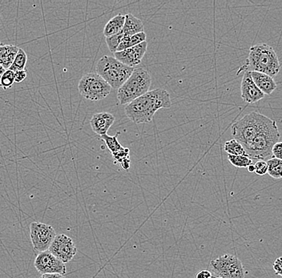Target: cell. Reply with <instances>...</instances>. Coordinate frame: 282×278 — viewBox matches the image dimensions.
Listing matches in <instances>:
<instances>
[{"instance_id":"obj_1","label":"cell","mask_w":282,"mask_h":278,"mask_svg":"<svg viewBox=\"0 0 282 278\" xmlns=\"http://www.w3.org/2000/svg\"><path fill=\"white\" fill-rule=\"evenodd\" d=\"M171 106L170 95L162 88L148 91L141 97L126 105L124 111L127 117L135 124H147L152 121L156 111Z\"/></svg>"},{"instance_id":"obj_2","label":"cell","mask_w":282,"mask_h":278,"mask_svg":"<svg viewBox=\"0 0 282 278\" xmlns=\"http://www.w3.org/2000/svg\"><path fill=\"white\" fill-rule=\"evenodd\" d=\"M280 69V62L274 48L266 44H258L250 48L247 60L240 72H260L274 78Z\"/></svg>"},{"instance_id":"obj_3","label":"cell","mask_w":282,"mask_h":278,"mask_svg":"<svg viewBox=\"0 0 282 278\" xmlns=\"http://www.w3.org/2000/svg\"><path fill=\"white\" fill-rule=\"evenodd\" d=\"M274 120L257 111H252L237 120L232 128V135L237 142L245 147L254 137L265 130Z\"/></svg>"},{"instance_id":"obj_4","label":"cell","mask_w":282,"mask_h":278,"mask_svg":"<svg viewBox=\"0 0 282 278\" xmlns=\"http://www.w3.org/2000/svg\"><path fill=\"white\" fill-rule=\"evenodd\" d=\"M152 77L143 68H136L125 83L119 87L117 98L121 105H128L149 91Z\"/></svg>"},{"instance_id":"obj_5","label":"cell","mask_w":282,"mask_h":278,"mask_svg":"<svg viewBox=\"0 0 282 278\" xmlns=\"http://www.w3.org/2000/svg\"><path fill=\"white\" fill-rule=\"evenodd\" d=\"M280 133L275 120L265 130L259 133L254 139L244 147L248 157L251 160L265 161L271 157L273 146L279 142Z\"/></svg>"},{"instance_id":"obj_6","label":"cell","mask_w":282,"mask_h":278,"mask_svg":"<svg viewBox=\"0 0 282 278\" xmlns=\"http://www.w3.org/2000/svg\"><path fill=\"white\" fill-rule=\"evenodd\" d=\"M96 74L114 89H119L130 77L134 68L124 65L113 56H104L96 64Z\"/></svg>"},{"instance_id":"obj_7","label":"cell","mask_w":282,"mask_h":278,"mask_svg":"<svg viewBox=\"0 0 282 278\" xmlns=\"http://www.w3.org/2000/svg\"><path fill=\"white\" fill-rule=\"evenodd\" d=\"M78 89L83 97L91 101H99L109 96L112 87L96 73H87L79 82Z\"/></svg>"},{"instance_id":"obj_8","label":"cell","mask_w":282,"mask_h":278,"mask_svg":"<svg viewBox=\"0 0 282 278\" xmlns=\"http://www.w3.org/2000/svg\"><path fill=\"white\" fill-rule=\"evenodd\" d=\"M209 271L220 278H245V269L241 260L234 255L220 256L211 261Z\"/></svg>"},{"instance_id":"obj_9","label":"cell","mask_w":282,"mask_h":278,"mask_svg":"<svg viewBox=\"0 0 282 278\" xmlns=\"http://www.w3.org/2000/svg\"><path fill=\"white\" fill-rule=\"evenodd\" d=\"M56 236L52 225L41 222H32L30 224V237L33 248L41 252L47 251Z\"/></svg>"},{"instance_id":"obj_10","label":"cell","mask_w":282,"mask_h":278,"mask_svg":"<svg viewBox=\"0 0 282 278\" xmlns=\"http://www.w3.org/2000/svg\"><path fill=\"white\" fill-rule=\"evenodd\" d=\"M48 251L63 263L66 264L74 258L77 253V248L71 237L65 234H59L55 237Z\"/></svg>"},{"instance_id":"obj_11","label":"cell","mask_w":282,"mask_h":278,"mask_svg":"<svg viewBox=\"0 0 282 278\" xmlns=\"http://www.w3.org/2000/svg\"><path fill=\"white\" fill-rule=\"evenodd\" d=\"M34 266L41 275L58 274L64 276L67 274L65 264L52 255L48 250L39 252L35 257Z\"/></svg>"},{"instance_id":"obj_12","label":"cell","mask_w":282,"mask_h":278,"mask_svg":"<svg viewBox=\"0 0 282 278\" xmlns=\"http://www.w3.org/2000/svg\"><path fill=\"white\" fill-rule=\"evenodd\" d=\"M147 48L148 43L146 41L143 42L138 45L114 53V58L124 65L134 68L135 66L141 64L147 52Z\"/></svg>"},{"instance_id":"obj_13","label":"cell","mask_w":282,"mask_h":278,"mask_svg":"<svg viewBox=\"0 0 282 278\" xmlns=\"http://www.w3.org/2000/svg\"><path fill=\"white\" fill-rule=\"evenodd\" d=\"M241 98L248 104L258 102L265 97V95L258 89L253 81L250 72L245 71L241 85Z\"/></svg>"},{"instance_id":"obj_14","label":"cell","mask_w":282,"mask_h":278,"mask_svg":"<svg viewBox=\"0 0 282 278\" xmlns=\"http://www.w3.org/2000/svg\"><path fill=\"white\" fill-rule=\"evenodd\" d=\"M115 122V116L109 112L96 113L90 120V125L94 133L100 137L108 134L109 128Z\"/></svg>"},{"instance_id":"obj_15","label":"cell","mask_w":282,"mask_h":278,"mask_svg":"<svg viewBox=\"0 0 282 278\" xmlns=\"http://www.w3.org/2000/svg\"><path fill=\"white\" fill-rule=\"evenodd\" d=\"M250 75L254 83L264 95H271L278 87L274 78L268 75L256 72H250Z\"/></svg>"},{"instance_id":"obj_16","label":"cell","mask_w":282,"mask_h":278,"mask_svg":"<svg viewBox=\"0 0 282 278\" xmlns=\"http://www.w3.org/2000/svg\"><path fill=\"white\" fill-rule=\"evenodd\" d=\"M143 24L140 19L135 17L134 15L128 13L125 15V22L122 28V35L125 36H131L138 33L143 32Z\"/></svg>"},{"instance_id":"obj_17","label":"cell","mask_w":282,"mask_h":278,"mask_svg":"<svg viewBox=\"0 0 282 278\" xmlns=\"http://www.w3.org/2000/svg\"><path fill=\"white\" fill-rule=\"evenodd\" d=\"M19 49L17 46L0 44V65L5 70L11 67Z\"/></svg>"},{"instance_id":"obj_18","label":"cell","mask_w":282,"mask_h":278,"mask_svg":"<svg viewBox=\"0 0 282 278\" xmlns=\"http://www.w3.org/2000/svg\"><path fill=\"white\" fill-rule=\"evenodd\" d=\"M124 22H125V15H123L122 14H118L115 17L112 18L104 27V36L109 38L117 35L118 33L121 31Z\"/></svg>"},{"instance_id":"obj_19","label":"cell","mask_w":282,"mask_h":278,"mask_svg":"<svg viewBox=\"0 0 282 278\" xmlns=\"http://www.w3.org/2000/svg\"><path fill=\"white\" fill-rule=\"evenodd\" d=\"M146 38H147V35H146V33L144 31L138 33V34H136V35H131V36H125V37L123 38L120 44L118 46L116 53L132 48V47H134V46L138 45V44H141L143 42H145Z\"/></svg>"},{"instance_id":"obj_20","label":"cell","mask_w":282,"mask_h":278,"mask_svg":"<svg viewBox=\"0 0 282 278\" xmlns=\"http://www.w3.org/2000/svg\"><path fill=\"white\" fill-rule=\"evenodd\" d=\"M266 164H267L268 167L267 173L269 176L276 180L282 179V160L274 157V158L269 159Z\"/></svg>"},{"instance_id":"obj_21","label":"cell","mask_w":282,"mask_h":278,"mask_svg":"<svg viewBox=\"0 0 282 278\" xmlns=\"http://www.w3.org/2000/svg\"><path fill=\"white\" fill-rule=\"evenodd\" d=\"M223 148L224 150L226 151L228 155H233V156H247L243 146L241 145V143L237 142V140L234 139L226 142L225 144H224Z\"/></svg>"},{"instance_id":"obj_22","label":"cell","mask_w":282,"mask_h":278,"mask_svg":"<svg viewBox=\"0 0 282 278\" xmlns=\"http://www.w3.org/2000/svg\"><path fill=\"white\" fill-rule=\"evenodd\" d=\"M27 62H28V56L23 49L20 48L9 70H11L12 72L26 70L25 68H26Z\"/></svg>"},{"instance_id":"obj_23","label":"cell","mask_w":282,"mask_h":278,"mask_svg":"<svg viewBox=\"0 0 282 278\" xmlns=\"http://www.w3.org/2000/svg\"><path fill=\"white\" fill-rule=\"evenodd\" d=\"M119 133H116L115 136L111 137V136L103 135L101 136V139L104 140V143L106 144L107 148H109V151L113 153L118 152V151L121 150L122 148H124L123 146L120 144L118 141V137H119Z\"/></svg>"},{"instance_id":"obj_24","label":"cell","mask_w":282,"mask_h":278,"mask_svg":"<svg viewBox=\"0 0 282 278\" xmlns=\"http://www.w3.org/2000/svg\"><path fill=\"white\" fill-rule=\"evenodd\" d=\"M228 160L232 166L237 167H247L253 164L252 160L247 156H233L228 154Z\"/></svg>"},{"instance_id":"obj_25","label":"cell","mask_w":282,"mask_h":278,"mask_svg":"<svg viewBox=\"0 0 282 278\" xmlns=\"http://www.w3.org/2000/svg\"><path fill=\"white\" fill-rule=\"evenodd\" d=\"M15 83L14 81V72L11 70H6L4 73L0 77V87L3 90L11 88Z\"/></svg>"},{"instance_id":"obj_26","label":"cell","mask_w":282,"mask_h":278,"mask_svg":"<svg viewBox=\"0 0 282 278\" xmlns=\"http://www.w3.org/2000/svg\"><path fill=\"white\" fill-rule=\"evenodd\" d=\"M124 35L121 33H118L117 35H113L111 37L106 38L107 45L109 47V49L112 53H116L118 46L120 44L122 39L124 38Z\"/></svg>"},{"instance_id":"obj_27","label":"cell","mask_w":282,"mask_h":278,"mask_svg":"<svg viewBox=\"0 0 282 278\" xmlns=\"http://www.w3.org/2000/svg\"><path fill=\"white\" fill-rule=\"evenodd\" d=\"M129 149L128 148H123L121 150L118 151V152L113 153V157L114 159V162L115 164L119 163L121 164L124 161L127 160H130V156H129Z\"/></svg>"},{"instance_id":"obj_28","label":"cell","mask_w":282,"mask_h":278,"mask_svg":"<svg viewBox=\"0 0 282 278\" xmlns=\"http://www.w3.org/2000/svg\"><path fill=\"white\" fill-rule=\"evenodd\" d=\"M254 173L258 175V176H264L265 174L267 173L268 167L266 161H256V163L254 164Z\"/></svg>"},{"instance_id":"obj_29","label":"cell","mask_w":282,"mask_h":278,"mask_svg":"<svg viewBox=\"0 0 282 278\" xmlns=\"http://www.w3.org/2000/svg\"><path fill=\"white\" fill-rule=\"evenodd\" d=\"M271 153L274 158L282 160V142L276 143L272 148Z\"/></svg>"},{"instance_id":"obj_30","label":"cell","mask_w":282,"mask_h":278,"mask_svg":"<svg viewBox=\"0 0 282 278\" xmlns=\"http://www.w3.org/2000/svg\"><path fill=\"white\" fill-rule=\"evenodd\" d=\"M27 78V71L26 70H23V71H17V72H14V81L15 83H22L23 81H25Z\"/></svg>"},{"instance_id":"obj_31","label":"cell","mask_w":282,"mask_h":278,"mask_svg":"<svg viewBox=\"0 0 282 278\" xmlns=\"http://www.w3.org/2000/svg\"><path fill=\"white\" fill-rule=\"evenodd\" d=\"M273 268L276 274H278V276H282V261L281 256L276 259Z\"/></svg>"},{"instance_id":"obj_32","label":"cell","mask_w":282,"mask_h":278,"mask_svg":"<svg viewBox=\"0 0 282 278\" xmlns=\"http://www.w3.org/2000/svg\"><path fill=\"white\" fill-rule=\"evenodd\" d=\"M212 277L211 272L208 270H202L196 274V278H210Z\"/></svg>"},{"instance_id":"obj_33","label":"cell","mask_w":282,"mask_h":278,"mask_svg":"<svg viewBox=\"0 0 282 278\" xmlns=\"http://www.w3.org/2000/svg\"><path fill=\"white\" fill-rule=\"evenodd\" d=\"M40 278H66L63 275L58 274H43Z\"/></svg>"},{"instance_id":"obj_34","label":"cell","mask_w":282,"mask_h":278,"mask_svg":"<svg viewBox=\"0 0 282 278\" xmlns=\"http://www.w3.org/2000/svg\"><path fill=\"white\" fill-rule=\"evenodd\" d=\"M130 160H127V161H124V162H122L120 165H121L122 168H124V170H128L129 167H130Z\"/></svg>"},{"instance_id":"obj_35","label":"cell","mask_w":282,"mask_h":278,"mask_svg":"<svg viewBox=\"0 0 282 278\" xmlns=\"http://www.w3.org/2000/svg\"><path fill=\"white\" fill-rule=\"evenodd\" d=\"M248 171L249 172H251V173H254V171H255V168H254V165H250V166H248L247 167Z\"/></svg>"},{"instance_id":"obj_36","label":"cell","mask_w":282,"mask_h":278,"mask_svg":"<svg viewBox=\"0 0 282 278\" xmlns=\"http://www.w3.org/2000/svg\"><path fill=\"white\" fill-rule=\"evenodd\" d=\"M5 71H6V70L2 68V66L0 65V76H2V75L4 73Z\"/></svg>"},{"instance_id":"obj_37","label":"cell","mask_w":282,"mask_h":278,"mask_svg":"<svg viewBox=\"0 0 282 278\" xmlns=\"http://www.w3.org/2000/svg\"><path fill=\"white\" fill-rule=\"evenodd\" d=\"M210 278H217V277L213 276V275H212V277H211Z\"/></svg>"}]
</instances>
